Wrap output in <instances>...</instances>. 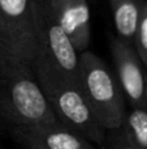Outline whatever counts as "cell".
I'll list each match as a JSON object with an SVG mask.
<instances>
[{"label":"cell","instance_id":"cell-4","mask_svg":"<svg viewBox=\"0 0 147 149\" xmlns=\"http://www.w3.org/2000/svg\"><path fill=\"white\" fill-rule=\"evenodd\" d=\"M38 54L33 0H0V55L33 65Z\"/></svg>","mask_w":147,"mask_h":149},{"label":"cell","instance_id":"cell-9","mask_svg":"<svg viewBox=\"0 0 147 149\" xmlns=\"http://www.w3.org/2000/svg\"><path fill=\"white\" fill-rule=\"evenodd\" d=\"M117 38L134 45V37L147 0H108Z\"/></svg>","mask_w":147,"mask_h":149},{"label":"cell","instance_id":"cell-10","mask_svg":"<svg viewBox=\"0 0 147 149\" xmlns=\"http://www.w3.org/2000/svg\"><path fill=\"white\" fill-rule=\"evenodd\" d=\"M122 131L134 149H147V111L146 109H130L125 115Z\"/></svg>","mask_w":147,"mask_h":149},{"label":"cell","instance_id":"cell-7","mask_svg":"<svg viewBox=\"0 0 147 149\" xmlns=\"http://www.w3.org/2000/svg\"><path fill=\"white\" fill-rule=\"evenodd\" d=\"M10 135L22 149H100L59 120L12 127Z\"/></svg>","mask_w":147,"mask_h":149},{"label":"cell","instance_id":"cell-6","mask_svg":"<svg viewBox=\"0 0 147 149\" xmlns=\"http://www.w3.org/2000/svg\"><path fill=\"white\" fill-rule=\"evenodd\" d=\"M111 54L125 100L132 109H145L147 70L135 46L116 37L111 41Z\"/></svg>","mask_w":147,"mask_h":149},{"label":"cell","instance_id":"cell-8","mask_svg":"<svg viewBox=\"0 0 147 149\" xmlns=\"http://www.w3.org/2000/svg\"><path fill=\"white\" fill-rule=\"evenodd\" d=\"M49 4L78 54L86 51L91 39L87 0H49Z\"/></svg>","mask_w":147,"mask_h":149},{"label":"cell","instance_id":"cell-13","mask_svg":"<svg viewBox=\"0 0 147 149\" xmlns=\"http://www.w3.org/2000/svg\"><path fill=\"white\" fill-rule=\"evenodd\" d=\"M145 109H146V111H147V90H146V102H145Z\"/></svg>","mask_w":147,"mask_h":149},{"label":"cell","instance_id":"cell-3","mask_svg":"<svg viewBox=\"0 0 147 149\" xmlns=\"http://www.w3.org/2000/svg\"><path fill=\"white\" fill-rule=\"evenodd\" d=\"M80 85L100 126L106 131L121 128L128 111L119 80L89 50L80 54Z\"/></svg>","mask_w":147,"mask_h":149},{"label":"cell","instance_id":"cell-12","mask_svg":"<svg viewBox=\"0 0 147 149\" xmlns=\"http://www.w3.org/2000/svg\"><path fill=\"white\" fill-rule=\"evenodd\" d=\"M106 143L102 149H134L129 144L124 135L122 128H117L113 131H107Z\"/></svg>","mask_w":147,"mask_h":149},{"label":"cell","instance_id":"cell-11","mask_svg":"<svg viewBox=\"0 0 147 149\" xmlns=\"http://www.w3.org/2000/svg\"><path fill=\"white\" fill-rule=\"evenodd\" d=\"M134 46L141 60H142V63L145 64L147 70V1L145 7H143L137 33H135L134 37Z\"/></svg>","mask_w":147,"mask_h":149},{"label":"cell","instance_id":"cell-1","mask_svg":"<svg viewBox=\"0 0 147 149\" xmlns=\"http://www.w3.org/2000/svg\"><path fill=\"white\" fill-rule=\"evenodd\" d=\"M33 70L57 120L82 135L98 148H103L107 131L98 122L80 82L39 55L33 63Z\"/></svg>","mask_w":147,"mask_h":149},{"label":"cell","instance_id":"cell-2","mask_svg":"<svg viewBox=\"0 0 147 149\" xmlns=\"http://www.w3.org/2000/svg\"><path fill=\"white\" fill-rule=\"evenodd\" d=\"M0 118L12 127L57 120L33 65L0 55Z\"/></svg>","mask_w":147,"mask_h":149},{"label":"cell","instance_id":"cell-5","mask_svg":"<svg viewBox=\"0 0 147 149\" xmlns=\"http://www.w3.org/2000/svg\"><path fill=\"white\" fill-rule=\"evenodd\" d=\"M39 56L80 82V54L57 21L49 0H33Z\"/></svg>","mask_w":147,"mask_h":149}]
</instances>
